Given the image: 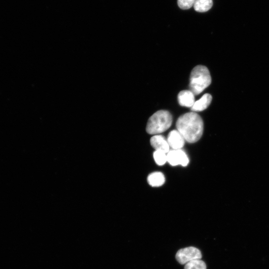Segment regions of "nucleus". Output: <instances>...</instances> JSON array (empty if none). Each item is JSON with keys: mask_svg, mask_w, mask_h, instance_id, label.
I'll return each instance as SVG.
<instances>
[{"mask_svg": "<svg viewBox=\"0 0 269 269\" xmlns=\"http://www.w3.org/2000/svg\"><path fill=\"white\" fill-rule=\"evenodd\" d=\"M177 131L182 134L186 141L190 143L198 142L203 132V122L201 117L193 112L179 117L176 122Z\"/></svg>", "mask_w": 269, "mask_h": 269, "instance_id": "nucleus-1", "label": "nucleus"}, {"mask_svg": "<svg viewBox=\"0 0 269 269\" xmlns=\"http://www.w3.org/2000/svg\"><path fill=\"white\" fill-rule=\"evenodd\" d=\"M211 83V77L208 68L203 66L196 67L190 76V91L195 96L201 94Z\"/></svg>", "mask_w": 269, "mask_h": 269, "instance_id": "nucleus-2", "label": "nucleus"}, {"mask_svg": "<svg viewBox=\"0 0 269 269\" xmlns=\"http://www.w3.org/2000/svg\"><path fill=\"white\" fill-rule=\"evenodd\" d=\"M172 117L168 111L160 110L154 113L149 119L146 130L152 134H161L171 126Z\"/></svg>", "mask_w": 269, "mask_h": 269, "instance_id": "nucleus-3", "label": "nucleus"}, {"mask_svg": "<svg viewBox=\"0 0 269 269\" xmlns=\"http://www.w3.org/2000/svg\"><path fill=\"white\" fill-rule=\"evenodd\" d=\"M202 254L201 251L194 247H189L177 251L175 255L177 261L181 264H186L197 259H201Z\"/></svg>", "mask_w": 269, "mask_h": 269, "instance_id": "nucleus-4", "label": "nucleus"}, {"mask_svg": "<svg viewBox=\"0 0 269 269\" xmlns=\"http://www.w3.org/2000/svg\"><path fill=\"white\" fill-rule=\"evenodd\" d=\"M167 162L172 166H187L189 159L186 153L182 150H173L167 153Z\"/></svg>", "mask_w": 269, "mask_h": 269, "instance_id": "nucleus-5", "label": "nucleus"}, {"mask_svg": "<svg viewBox=\"0 0 269 269\" xmlns=\"http://www.w3.org/2000/svg\"><path fill=\"white\" fill-rule=\"evenodd\" d=\"M167 141L173 150H181L186 140L177 130H172L168 134Z\"/></svg>", "mask_w": 269, "mask_h": 269, "instance_id": "nucleus-6", "label": "nucleus"}, {"mask_svg": "<svg viewBox=\"0 0 269 269\" xmlns=\"http://www.w3.org/2000/svg\"><path fill=\"white\" fill-rule=\"evenodd\" d=\"M151 144L156 151H162L165 153L169 152V146L166 139L162 135H155L151 139Z\"/></svg>", "mask_w": 269, "mask_h": 269, "instance_id": "nucleus-7", "label": "nucleus"}, {"mask_svg": "<svg viewBox=\"0 0 269 269\" xmlns=\"http://www.w3.org/2000/svg\"><path fill=\"white\" fill-rule=\"evenodd\" d=\"M178 101L180 105L186 107H192L195 101V95L191 91H183L178 95Z\"/></svg>", "mask_w": 269, "mask_h": 269, "instance_id": "nucleus-8", "label": "nucleus"}, {"mask_svg": "<svg viewBox=\"0 0 269 269\" xmlns=\"http://www.w3.org/2000/svg\"><path fill=\"white\" fill-rule=\"evenodd\" d=\"M212 96L209 94H205L198 101L195 102L191 107L193 112H201L207 109L212 101Z\"/></svg>", "mask_w": 269, "mask_h": 269, "instance_id": "nucleus-9", "label": "nucleus"}, {"mask_svg": "<svg viewBox=\"0 0 269 269\" xmlns=\"http://www.w3.org/2000/svg\"><path fill=\"white\" fill-rule=\"evenodd\" d=\"M148 182L153 187H159L165 183V177L162 172H153L148 176Z\"/></svg>", "mask_w": 269, "mask_h": 269, "instance_id": "nucleus-10", "label": "nucleus"}, {"mask_svg": "<svg viewBox=\"0 0 269 269\" xmlns=\"http://www.w3.org/2000/svg\"><path fill=\"white\" fill-rule=\"evenodd\" d=\"M212 5V0H196L194 7L197 12L204 13L209 11Z\"/></svg>", "mask_w": 269, "mask_h": 269, "instance_id": "nucleus-11", "label": "nucleus"}, {"mask_svg": "<svg viewBox=\"0 0 269 269\" xmlns=\"http://www.w3.org/2000/svg\"><path fill=\"white\" fill-rule=\"evenodd\" d=\"M185 269H206V265L201 259H197L186 264Z\"/></svg>", "mask_w": 269, "mask_h": 269, "instance_id": "nucleus-12", "label": "nucleus"}, {"mask_svg": "<svg viewBox=\"0 0 269 269\" xmlns=\"http://www.w3.org/2000/svg\"><path fill=\"white\" fill-rule=\"evenodd\" d=\"M154 158L157 165L163 166L167 162V154L162 151H156L154 153Z\"/></svg>", "mask_w": 269, "mask_h": 269, "instance_id": "nucleus-13", "label": "nucleus"}, {"mask_svg": "<svg viewBox=\"0 0 269 269\" xmlns=\"http://www.w3.org/2000/svg\"><path fill=\"white\" fill-rule=\"evenodd\" d=\"M196 0H178L177 4L183 10H188L194 6Z\"/></svg>", "mask_w": 269, "mask_h": 269, "instance_id": "nucleus-14", "label": "nucleus"}]
</instances>
